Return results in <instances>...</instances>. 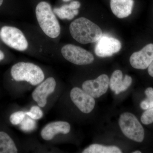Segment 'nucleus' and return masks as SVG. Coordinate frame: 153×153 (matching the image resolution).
Returning <instances> with one entry per match:
<instances>
[{
  "instance_id": "393cba45",
  "label": "nucleus",
  "mask_w": 153,
  "mask_h": 153,
  "mask_svg": "<svg viewBox=\"0 0 153 153\" xmlns=\"http://www.w3.org/2000/svg\"><path fill=\"white\" fill-rule=\"evenodd\" d=\"M4 57V53H3L2 51L0 50V61L3 60Z\"/></svg>"
},
{
  "instance_id": "a878e982",
  "label": "nucleus",
  "mask_w": 153,
  "mask_h": 153,
  "mask_svg": "<svg viewBox=\"0 0 153 153\" xmlns=\"http://www.w3.org/2000/svg\"><path fill=\"white\" fill-rule=\"evenodd\" d=\"M133 153H141V152H140V151H135V152H133Z\"/></svg>"
},
{
  "instance_id": "412c9836",
  "label": "nucleus",
  "mask_w": 153,
  "mask_h": 153,
  "mask_svg": "<svg viewBox=\"0 0 153 153\" xmlns=\"http://www.w3.org/2000/svg\"><path fill=\"white\" fill-rule=\"evenodd\" d=\"M141 121L143 124L149 125L153 123V107L146 110L142 115Z\"/></svg>"
},
{
  "instance_id": "9b49d317",
  "label": "nucleus",
  "mask_w": 153,
  "mask_h": 153,
  "mask_svg": "<svg viewBox=\"0 0 153 153\" xmlns=\"http://www.w3.org/2000/svg\"><path fill=\"white\" fill-rule=\"evenodd\" d=\"M56 85L55 79L50 77L38 85L33 91L32 97L39 106L44 107L46 105L47 97L55 91Z\"/></svg>"
},
{
  "instance_id": "aec40b11",
  "label": "nucleus",
  "mask_w": 153,
  "mask_h": 153,
  "mask_svg": "<svg viewBox=\"0 0 153 153\" xmlns=\"http://www.w3.org/2000/svg\"><path fill=\"white\" fill-rule=\"evenodd\" d=\"M26 115V112L23 111H19L14 113L10 116V121L12 124L18 125L20 124L22 121L24 120Z\"/></svg>"
},
{
  "instance_id": "bb28decb",
  "label": "nucleus",
  "mask_w": 153,
  "mask_h": 153,
  "mask_svg": "<svg viewBox=\"0 0 153 153\" xmlns=\"http://www.w3.org/2000/svg\"><path fill=\"white\" fill-rule=\"evenodd\" d=\"M3 2V0H0V6L1 5Z\"/></svg>"
},
{
  "instance_id": "1a4fd4ad",
  "label": "nucleus",
  "mask_w": 153,
  "mask_h": 153,
  "mask_svg": "<svg viewBox=\"0 0 153 153\" xmlns=\"http://www.w3.org/2000/svg\"><path fill=\"white\" fill-rule=\"evenodd\" d=\"M70 97L74 104L84 113H89L95 106L94 98L79 88H72L70 93Z\"/></svg>"
},
{
  "instance_id": "dca6fc26",
  "label": "nucleus",
  "mask_w": 153,
  "mask_h": 153,
  "mask_svg": "<svg viewBox=\"0 0 153 153\" xmlns=\"http://www.w3.org/2000/svg\"><path fill=\"white\" fill-rule=\"evenodd\" d=\"M120 148L115 146H106L94 144L85 149L82 153H121Z\"/></svg>"
},
{
  "instance_id": "4468645a",
  "label": "nucleus",
  "mask_w": 153,
  "mask_h": 153,
  "mask_svg": "<svg viewBox=\"0 0 153 153\" xmlns=\"http://www.w3.org/2000/svg\"><path fill=\"white\" fill-rule=\"evenodd\" d=\"M134 3V0H111V9L116 16L123 19L131 14Z\"/></svg>"
},
{
  "instance_id": "20e7f679",
  "label": "nucleus",
  "mask_w": 153,
  "mask_h": 153,
  "mask_svg": "<svg viewBox=\"0 0 153 153\" xmlns=\"http://www.w3.org/2000/svg\"><path fill=\"white\" fill-rule=\"evenodd\" d=\"M119 124L126 137L136 142H142L144 129L134 115L129 112L122 114L119 120Z\"/></svg>"
},
{
  "instance_id": "4be33fe9",
  "label": "nucleus",
  "mask_w": 153,
  "mask_h": 153,
  "mask_svg": "<svg viewBox=\"0 0 153 153\" xmlns=\"http://www.w3.org/2000/svg\"><path fill=\"white\" fill-rule=\"evenodd\" d=\"M26 115H27L31 118L34 120H38L43 117V112L40 108L38 106H33L29 112H26Z\"/></svg>"
},
{
  "instance_id": "7ed1b4c3",
  "label": "nucleus",
  "mask_w": 153,
  "mask_h": 153,
  "mask_svg": "<svg viewBox=\"0 0 153 153\" xmlns=\"http://www.w3.org/2000/svg\"><path fill=\"white\" fill-rule=\"evenodd\" d=\"M12 77L17 81H25L36 85L44 80V72L39 66L30 63L19 62L11 68Z\"/></svg>"
},
{
  "instance_id": "f8f14e48",
  "label": "nucleus",
  "mask_w": 153,
  "mask_h": 153,
  "mask_svg": "<svg viewBox=\"0 0 153 153\" xmlns=\"http://www.w3.org/2000/svg\"><path fill=\"white\" fill-rule=\"evenodd\" d=\"M71 129L70 124L64 121L51 123L44 127L41 132V136L45 140H50L58 134H67Z\"/></svg>"
},
{
  "instance_id": "2eb2a0df",
  "label": "nucleus",
  "mask_w": 153,
  "mask_h": 153,
  "mask_svg": "<svg viewBox=\"0 0 153 153\" xmlns=\"http://www.w3.org/2000/svg\"><path fill=\"white\" fill-rule=\"evenodd\" d=\"M17 152L18 149L10 137L4 132H0V153Z\"/></svg>"
},
{
  "instance_id": "a211bd4d",
  "label": "nucleus",
  "mask_w": 153,
  "mask_h": 153,
  "mask_svg": "<svg viewBox=\"0 0 153 153\" xmlns=\"http://www.w3.org/2000/svg\"><path fill=\"white\" fill-rule=\"evenodd\" d=\"M147 98L141 102L140 106L143 110H146L153 107V88H148L145 91Z\"/></svg>"
},
{
  "instance_id": "f3484780",
  "label": "nucleus",
  "mask_w": 153,
  "mask_h": 153,
  "mask_svg": "<svg viewBox=\"0 0 153 153\" xmlns=\"http://www.w3.org/2000/svg\"><path fill=\"white\" fill-rule=\"evenodd\" d=\"M54 12L57 16L61 19L71 20L79 13L77 10H71L68 7V5L62 6L59 8L54 9Z\"/></svg>"
},
{
  "instance_id": "6ab92c4d",
  "label": "nucleus",
  "mask_w": 153,
  "mask_h": 153,
  "mask_svg": "<svg viewBox=\"0 0 153 153\" xmlns=\"http://www.w3.org/2000/svg\"><path fill=\"white\" fill-rule=\"evenodd\" d=\"M20 124L21 129L25 131H32L35 129L37 126L36 121L30 117H25Z\"/></svg>"
},
{
  "instance_id": "9d476101",
  "label": "nucleus",
  "mask_w": 153,
  "mask_h": 153,
  "mask_svg": "<svg viewBox=\"0 0 153 153\" xmlns=\"http://www.w3.org/2000/svg\"><path fill=\"white\" fill-rule=\"evenodd\" d=\"M130 63L136 69H146L153 61V44L146 45L141 50L135 52L130 57Z\"/></svg>"
},
{
  "instance_id": "6e6552de",
  "label": "nucleus",
  "mask_w": 153,
  "mask_h": 153,
  "mask_svg": "<svg viewBox=\"0 0 153 153\" xmlns=\"http://www.w3.org/2000/svg\"><path fill=\"white\" fill-rule=\"evenodd\" d=\"M109 83L108 76L102 74L96 79L85 81L82 85V90L93 98H99L106 93Z\"/></svg>"
},
{
  "instance_id": "cd10ccee",
  "label": "nucleus",
  "mask_w": 153,
  "mask_h": 153,
  "mask_svg": "<svg viewBox=\"0 0 153 153\" xmlns=\"http://www.w3.org/2000/svg\"><path fill=\"white\" fill-rule=\"evenodd\" d=\"M63 1L64 2H68L69 1H71V0H63Z\"/></svg>"
},
{
  "instance_id": "5701e85b",
  "label": "nucleus",
  "mask_w": 153,
  "mask_h": 153,
  "mask_svg": "<svg viewBox=\"0 0 153 153\" xmlns=\"http://www.w3.org/2000/svg\"><path fill=\"white\" fill-rule=\"evenodd\" d=\"M68 5V7L71 10H77L80 7V3L77 1L71 2Z\"/></svg>"
},
{
  "instance_id": "b1692460",
  "label": "nucleus",
  "mask_w": 153,
  "mask_h": 153,
  "mask_svg": "<svg viewBox=\"0 0 153 153\" xmlns=\"http://www.w3.org/2000/svg\"><path fill=\"white\" fill-rule=\"evenodd\" d=\"M148 73L152 77H153V61L148 67Z\"/></svg>"
},
{
  "instance_id": "f03ea898",
  "label": "nucleus",
  "mask_w": 153,
  "mask_h": 153,
  "mask_svg": "<svg viewBox=\"0 0 153 153\" xmlns=\"http://www.w3.org/2000/svg\"><path fill=\"white\" fill-rule=\"evenodd\" d=\"M36 13L38 24L44 33L51 38L58 37L60 33V24L49 3H39L36 7Z\"/></svg>"
},
{
  "instance_id": "423d86ee",
  "label": "nucleus",
  "mask_w": 153,
  "mask_h": 153,
  "mask_svg": "<svg viewBox=\"0 0 153 153\" xmlns=\"http://www.w3.org/2000/svg\"><path fill=\"white\" fill-rule=\"evenodd\" d=\"M61 52L65 59L76 65H87L93 63L94 60V57L90 52L72 44L64 46Z\"/></svg>"
},
{
  "instance_id": "f257e3e1",
  "label": "nucleus",
  "mask_w": 153,
  "mask_h": 153,
  "mask_svg": "<svg viewBox=\"0 0 153 153\" xmlns=\"http://www.w3.org/2000/svg\"><path fill=\"white\" fill-rule=\"evenodd\" d=\"M70 34L80 44L94 43L102 36L101 29L86 18H78L71 22L69 27Z\"/></svg>"
},
{
  "instance_id": "0eeeda50",
  "label": "nucleus",
  "mask_w": 153,
  "mask_h": 153,
  "mask_svg": "<svg viewBox=\"0 0 153 153\" xmlns=\"http://www.w3.org/2000/svg\"><path fill=\"white\" fill-rule=\"evenodd\" d=\"M121 48L120 41L116 38L102 36L97 41L94 49L97 56L101 57H111L117 53Z\"/></svg>"
},
{
  "instance_id": "39448f33",
  "label": "nucleus",
  "mask_w": 153,
  "mask_h": 153,
  "mask_svg": "<svg viewBox=\"0 0 153 153\" xmlns=\"http://www.w3.org/2000/svg\"><path fill=\"white\" fill-rule=\"evenodd\" d=\"M0 37L5 44L13 49L20 51L27 49V41L24 34L18 28L4 26L0 31Z\"/></svg>"
},
{
  "instance_id": "ddd939ff",
  "label": "nucleus",
  "mask_w": 153,
  "mask_h": 153,
  "mask_svg": "<svg viewBox=\"0 0 153 153\" xmlns=\"http://www.w3.org/2000/svg\"><path fill=\"white\" fill-rule=\"evenodd\" d=\"M123 74L122 71L116 70L114 71L110 79V88L116 94L125 91L131 85L132 79L130 76L126 75L123 79Z\"/></svg>"
}]
</instances>
